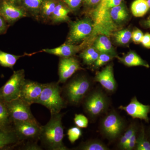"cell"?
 Listing matches in <instances>:
<instances>
[{"label":"cell","instance_id":"d590c367","mask_svg":"<svg viewBox=\"0 0 150 150\" xmlns=\"http://www.w3.org/2000/svg\"><path fill=\"white\" fill-rule=\"evenodd\" d=\"M139 130L134 132L133 135H132L129 141L127 142V144H126L124 150H132L135 149V147H136V142H137V135H138Z\"/></svg>","mask_w":150,"mask_h":150},{"label":"cell","instance_id":"44dd1931","mask_svg":"<svg viewBox=\"0 0 150 150\" xmlns=\"http://www.w3.org/2000/svg\"><path fill=\"white\" fill-rule=\"evenodd\" d=\"M0 129L5 131L13 130L6 102L0 99Z\"/></svg>","mask_w":150,"mask_h":150},{"label":"cell","instance_id":"8fae6325","mask_svg":"<svg viewBox=\"0 0 150 150\" xmlns=\"http://www.w3.org/2000/svg\"><path fill=\"white\" fill-rule=\"evenodd\" d=\"M41 126L29 122L16 121L13 123V128L21 141L39 139Z\"/></svg>","mask_w":150,"mask_h":150},{"label":"cell","instance_id":"5b68a950","mask_svg":"<svg viewBox=\"0 0 150 150\" xmlns=\"http://www.w3.org/2000/svg\"><path fill=\"white\" fill-rule=\"evenodd\" d=\"M125 122L123 118L115 111L108 113L100 123V131L105 138L114 140L120 137L124 129Z\"/></svg>","mask_w":150,"mask_h":150},{"label":"cell","instance_id":"f1b7e54d","mask_svg":"<svg viewBox=\"0 0 150 150\" xmlns=\"http://www.w3.org/2000/svg\"><path fill=\"white\" fill-rule=\"evenodd\" d=\"M113 34L115 42L119 45H127L131 40L132 32L129 29L121 30L116 31Z\"/></svg>","mask_w":150,"mask_h":150},{"label":"cell","instance_id":"9c48e42d","mask_svg":"<svg viewBox=\"0 0 150 150\" xmlns=\"http://www.w3.org/2000/svg\"><path fill=\"white\" fill-rule=\"evenodd\" d=\"M118 108L124 110L133 119H139L147 123L149 122L150 105L143 104L138 100L136 96L134 97L126 106L120 105Z\"/></svg>","mask_w":150,"mask_h":150},{"label":"cell","instance_id":"1f68e13d","mask_svg":"<svg viewBox=\"0 0 150 150\" xmlns=\"http://www.w3.org/2000/svg\"><path fill=\"white\" fill-rule=\"evenodd\" d=\"M82 132L81 128L77 127H73L70 128L67 131V136L69 141L72 144L74 143L82 136Z\"/></svg>","mask_w":150,"mask_h":150},{"label":"cell","instance_id":"b9f144b4","mask_svg":"<svg viewBox=\"0 0 150 150\" xmlns=\"http://www.w3.org/2000/svg\"><path fill=\"white\" fill-rule=\"evenodd\" d=\"M143 25H144L145 27L147 28H150V21L145 20L143 22Z\"/></svg>","mask_w":150,"mask_h":150},{"label":"cell","instance_id":"e575fe53","mask_svg":"<svg viewBox=\"0 0 150 150\" xmlns=\"http://www.w3.org/2000/svg\"><path fill=\"white\" fill-rule=\"evenodd\" d=\"M144 34L141 30L136 28L132 32L131 40L135 44L141 43Z\"/></svg>","mask_w":150,"mask_h":150},{"label":"cell","instance_id":"7a4b0ae2","mask_svg":"<svg viewBox=\"0 0 150 150\" xmlns=\"http://www.w3.org/2000/svg\"><path fill=\"white\" fill-rule=\"evenodd\" d=\"M61 92L62 90L58 83H44L43 91L36 103L47 108L51 114L59 113L66 105Z\"/></svg>","mask_w":150,"mask_h":150},{"label":"cell","instance_id":"5bb4252c","mask_svg":"<svg viewBox=\"0 0 150 150\" xmlns=\"http://www.w3.org/2000/svg\"><path fill=\"white\" fill-rule=\"evenodd\" d=\"M94 81L99 83L106 91L114 92L117 88V85L114 77L112 65L109 64L101 71L97 72Z\"/></svg>","mask_w":150,"mask_h":150},{"label":"cell","instance_id":"30bf717a","mask_svg":"<svg viewBox=\"0 0 150 150\" xmlns=\"http://www.w3.org/2000/svg\"><path fill=\"white\" fill-rule=\"evenodd\" d=\"M44 86V84L25 79L21 90L19 98L30 105L36 103Z\"/></svg>","mask_w":150,"mask_h":150},{"label":"cell","instance_id":"d6986e66","mask_svg":"<svg viewBox=\"0 0 150 150\" xmlns=\"http://www.w3.org/2000/svg\"><path fill=\"white\" fill-rule=\"evenodd\" d=\"M93 46L100 53L110 54L114 58L118 56L115 48L107 35L99 34L94 41Z\"/></svg>","mask_w":150,"mask_h":150},{"label":"cell","instance_id":"ffe728a7","mask_svg":"<svg viewBox=\"0 0 150 150\" xmlns=\"http://www.w3.org/2000/svg\"><path fill=\"white\" fill-rule=\"evenodd\" d=\"M71 11L64 3L61 0H58L51 20L54 23L69 21L70 18L69 14Z\"/></svg>","mask_w":150,"mask_h":150},{"label":"cell","instance_id":"9a60e30c","mask_svg":"<svg viewBox=\"0 0 150 150\" xmlns=\"http://www.w3.org/2000/svg\"><path fill=\"white\" fill-rule=\"evenodd\" d=\"M85 43L84 42L83 44L80 45L65 43L59 47L53 48H46L43 50V51L55 56H59L61 58H67L71 57L80 51L83 48V45Z\"/></svg>","mask_w":150,"mask_h":150},{"label":"cell","instance_id":"7bdbcfd3","mask_svg":"<svg viewBox=\"0 0 150 150\" xmlns=\"http://www.w3.org/2000/svg\"><path fill=\"white\" fill-rule=\"evenodd\" d=\"M105 1H106V0H101V2H100V3L96 7V8H98L100 7L101 6H102L103 4H104V3Z\"/></svg>","mask_w":150,"mask_h":150},{"label":"cell","instance_id":"d4e9b609","mask_svg":"<svg viewBox=\"0 0 150 150\" xmlns=\"http://www.w3.org/2000/svg\"><path fill=\"white\" fill-rule=\"evenodd\" d=\"M149 10L147 0H135L131 4V12L136 17L144 16Z\"/></svg>","mask_w":150,"mask_h":150},{"label":"cell","instance_id":"8d00e7d4","mask_svg":"<svg viewBox=\"0 0 150 150\" xmlns=\"http://www.w3.org/2000/svg\"><path fill=\"white\" fill-rule=\"evenodd\" d=\"M23 150H41L43 149L36 142L28 143L22 148Z\"/></svg>","mask_w":150,"mask_h":150},{"label":"cell","instance_id":"f546056e","mask_svg":"<svg viewBox=\"0 0 150 150\" xmlns=\"http://www.w3.org/2000/svg\"><path fill=\"white\" fill-rule=\"evenodd\" d=\"M78 149L82 150H108L104 144L98 140H91L83 143L78 148Z\"/></svg>","mask_w":150,"mask_h":150},{"label":"cell","instance_id":"836d02e7","mask_svg":"<svg viewBox=\"0 0 150 150\" xmlns=\"http://www.w3.org/2000/svg\"><path fill=\"white\" fill-rule=\"evenodd\" d=\"M71 11H76L80 8L83 0H61Z\"/></svg>","mask_w":150,"mask_h":150},{"label":"cell","instance_id":"52a82bcc","mask_svg":"<svg viewBox=\"0 0 150 150\" xmlns=\"http://www.w3.org/2000/svg\"><path fill=\"white\" fill-rule=\"evenodd\" d=\"M109 105L107 96L101 91L97 90L88 96L83 106L87 114L92 118H96L106 111Z\"/></svg>","mask_w":150,"mask_h":150},{"label":"cell","instance_id":"484cf974","mask_svg":"<svg viewBox=\"0 0 150 150\" xmlns=\"http://www.w3.org/2000/svg\"><path fill=\"white\" fill-rule=\"evenodd\" d=\"M57 1L58 0H44L43 1L39 14L42 18L46 20H51Z\"/></svg>","mask_w":150,"mask_h":150},{"label":"cell","instance_id":"7402d4cb","mask_svg":"<svg viewBox=\"0 0 150 150\" xmlns=\"http://www.w3.org/2000/svg\"><path fill=\"white\" fill-rule=\"evenodd\" d=\"M136 150H150V141L143 123L140 126L136 142Z\"/></svg>","mask_w":150,"mask_h":150},{"label":"cell","instance_id":"4dcf8cb0","mask_svg":"<svg viewBox=\"0 0 150 150\" xmlns=\"http://www.w3.org/2000/svg\"><path fill=\"white\" fill-rule=\"evenodd\" d=\"M114 57L110 54L105 53H100L98 58L92 65L94 69H98L103 67L110 62Z\"/></svg>","mask_w":150,"mask_h":150},{"label":"cell","instance_id":"4fadbf2b","mask_svg":"<svg viewBox=\"0 0 150 150\" xmlns=\"http://www.w3.org/2000/svg\"><path fill=\"white\" fill-rule=\"evenodd\" d=\"M83 69L78 59L73 56L61 58L59 64L58 83H65L76 72Z\"/></svg>","mask_w":150,"mask_h":150},{"label":"cell","instance_id":"6da1fadb","mask_svg":"<svg viewBox=\"0 0 150 150\" xmlns=\"http://www.w3.org/2000/svg\"><path fill=\"white\" fill-rule=\"evenodd\" d=\"M64 113L51 114L50 120L40 127L39 139L43 146L51 150H69L63 142L64 134L62 119Z\"/></svg>","mask_w":150,"mask_h":150},{"label":"cell","instance_id":"ab89813d","mask_svg":"<svg viewBox=\"0 0 150 150\" xmlns=\"http://www.w3.org/2000/svg\"><path fill=\"white\" fill-rule=\"evenodd\" d=\"M101 0H83V3L88 7L97 6L101 2Z\"/></svg>","mask_w":150,"mask_h":150},{"label":"cell","instance_id":"ac0fdd59","mask_svg":"<svg viewBox=\"0 0 150 150\" xmlns=\"http://www.w3.org/2000/svg\"><path fill=\"white\" fill-rule=\"evenodd\" d=\"M110 20L114 26L125 22L129 18V11L123 2L121 4L110 9L108 12Z\"/></svg>","mask_w":150,"mask_h":150},{"label":"cell","instance_id":"ba28073f","mask_svg":"<svg viewBox=\"0 0 150 150\" xmlns=\"http://www.w3.org/2000/svg\"><path fill=\"white\" fill-rule=\"evenodd\" d=\"M6 104L12 123L19 121L39 124L33 115L30 110V105L19 98L6 102Z\"/></svg>","mask_w":150,"mask_h":150},{"label":"cell","instance_id":"2e32d148","mask_svg":"<svg viewBox=\"0 0 150 150\" xmlns=\"http://www.w3.org/2000/svg\"><path fill=\"white\" fill-rule=\"evenodd\" d=\"M116 58L120 63L126 67H143L148 69L150 68L148 62L142 59L134 51H130L122 57L118 56Z\"/></svg>","mask_w":150,"mask_h":150},{"label":"cell","instance_id":"3957f363","mask_svg":"<svg viewBox=\"0 0 150 150\" xmlns=\"http://www.w3.org/2000/svg\"><path fill=\"white\" fill-rule=\"evenodd\" d=\"M91 86V82L85 76L74 78L64 88L65 96L68 102L75 105L79 104L86 96Z\"/></svg>","mask_w":150,"mask_h":150},{"label":"cell","instance_id":"d6a6232c","mask_svg":"<svg viewBox=\"0 0 150 150\" xmlns=\"http://www.w3.org/2000/svg\"><path fill=\"white\" fill-rule=\"evenodd\" d=\"M74 121L76 126L80 128H86L88 126V119L82 114H75Z\"/></svg>","mask_w":150,"mask_h":150},{"label":"cell","instance_id":"f6af8a7d","mask_svg":"<svg viewBox=\"0 0 150 150\" xmlns=\"http://www.w3.org/2000/svg\"><path fill=\"white\" fill-rule=\"evenodd\" d=\"M147 1L148 5L149 6V10H150V0H147Z\"/></svg>","mask_w":150,"mask_h":150},{"label":"cell","instance_id":"74e56055","mask_svg":"<svg viewBox=\"0 0 150 150\" xmlns=\"http://www.w3.org/2000/svg\"><path fill=\"white\" fill-rule=\"evenodd\" d=\"M8 28L7 22L0 14V34L5 33Z\"/></svg>","mask_w":150,"mask_h":150},{"label":"cell","instance_id":"ee69618b","mask_svg":"<svg viewBox=\"0 0 150 150\" xmlns=\"http://www.w3.org/2000/svg\"><path fill=\"white\" fill-rule=\"evenodd\" d=\"M147 134L148 138L150 141V126L148 129L147 131H146Z\"/></svg>","mask_w":150,"mask_h":150},{"label":"cell","instance_id":"7c38bea8","mask_svg":"<svg viewBox=\"0 0 150 150\" xmlns=\"http://www.w3.org/2000/svg\"><path fill=\"white\" fill-rule=\"evenodd\" d=\"M0 14L7 23L12 24L27 16L28 13L21 6L15 5L6 0H0Z\"/></svg>","mask_w":150,"mask_h":150},{"label":"cell","instance_id":"f35d334b","mask_svg":"<svg viewBox=\"0 0 150 150\" xmlns=\"http://www.w3.org/2000/svg\"><path fill=\"white\" fill-rule=\"evenodd\" d=\"M141 43L145 48L150 49V33H147L144 34Z\"/></svg>","mask_w":150,"mask_h":150},{"label":"cell","instance_id":"603a6c76","mask_svg":"<svg viewBox=\"0 0 150 150\" xmlns=\"http://www.w3.org/2000/svg\"><path fill=\"white\" fill-rule=\"evenodd\" d=\"M44 0H22L21 6L34 16L40 14L41 6Z\"/></svg>","mask_w":150,"mask_h":150},{"label":"cell","instance_id":"83f0119b","mask_svg":"<svg viewBox=\"0 0 150 150\" xmlns=\"http://www.w3.org/2000/svg\"><path fill=\"white\" fill-rule=\"evenodd\" d=\"M140 126L136 122H133L126 129L123 135L121 136L118 142V147L121 149L124 150L127 142L134 132L139 130Z\"/></svg>","mask_w":150,"mask_h":150},{"label":"cell","instance_id":"e0dca14e","mask_svg":"<svg viewBox=\"0 0 150 150\" xmlns=\"http://www.w3.org/2000/svg\"><path fill=\"white\" fill-rule=\"evenodd\" d=\"M22 142L18 139L13 130L5 131L0 129V150L13 149Z\"/></svg>","mask_w":150,"mask_h":150},{"label":"cell","instance_id":"60d3db41","mask_svg":"<svg viewBox=\"0 0 150 150\" xmlns=\"http://www.w3.org/2000/svg\"><path fill=\"white\" fill-rule=\"evenodd\" d=\"M6 1H8L11 3V4L15 5L21 6L22 0H6Z\"/></svg>","mask_w":150,"mask_h":150},{"label":"cell","instance_id":"8992f818","mask_svg":"<svg viewBox=\"0 0 150 150\" xmlns=\"http://www.w3.org/2000/svg\"><path fill=\"white\" fill-rule=\"evenodd\" d=\"M25 77L24 70L14 71L6 82L0 88V99L8 102L18 98L25 79Z\"/></svg>","mask_w":150,"mask_h":150},{"label":"cell","instance_id":"277c9868","mask_svg":"<svg viewBox=\"0 0 150 150\" xmlns=\"http://www.w3.org/2000/svg\"><path fill=\"white\" fill-rule=\"evenodd\" d=\"M93 29V21L90 18L72 22L66 43L76 45L83 42L92 34Z\"/></svg>","mask_w":150,"mask_h":150},{"label":"cell","instance_id":"4316f807","mask_svg":"<svg viewBox=\"0 0 150 150\" xmlns=\"http://www.w3.org/2000/svg\"><path fill=\"white\" fill-rule=\"evenodd\" d=\"M23 56L13 55L0 50V65L6 68L13 69L20 58Z\"/></svg>","mask_w":150,"mask_h":150},{"label":"cell","instance_id":"cb8c5ba5","mask_svg":"<svg viewBox=\"0 0 150 150\" xmlns=\"http://www.w3.org/2000/svg\"><path fill=\"white\" fill-rule=\"evenodd\" d=\"M99 54V52L93 46L85 49L80 54V57L85 64L92 66L98 58Z\"/></svg>","mask_w":150,"mask_h":150}]
</instances>
